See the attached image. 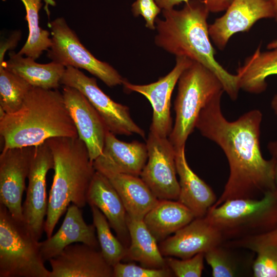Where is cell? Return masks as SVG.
I'll return each instance as SVG.
<instances>
[{"label": "cell", "instance_id": "36", "mask_svg": "<svg viewBox=\"0 0 277 277\" xmlns=\"http://www.w3.org/2000/svg\"><path fill=\"white\" fill-rule=\"evenodd\" d=\"M233 0H203L210 12L217 13L225 11Z\"/></svg>", "mask_w": 277, "mask_h": 277}, {"label": "cell", "instance_id": "38", "mask_svg": "<svg viewBox=\"0 0 277 277\" xmlns=\"http://www.w3.org/2000/svg\"><path fill=\"white\" fill-rule=\"evenodd\" d=\"M268 149L275 162V177L277 183V140L269 142L268 144Z\"/></svg>", "mask_w": 277, "mask_h": 277}, {"label": "cell", "instance_id": "15", "mask_svg": "<svg viewBox=\"0 0 277 277\" xmlns=\"http://www.w3.org/2000/svg\"><path fill=\"white\" fill-rule=\"evenodd\" d=\"M62 94L77 130L93 162L103 150L107 129L101 116L86 97L77 89L66 86Z\"/></svg>", "mask_w": 277, "mask_h": 277}, {"label": "cell", "instance_id": "14", "mask_svg": "<svg viewBox=\"0 0 277 277\" xmlns=\"http://www.w3.org/2000/svg\"><path fill=\"white\" fill-rule=\"evenodd\" d=\"M274 17L273 0H233L225 13L209 25L210 37L223 50L235 33L249 31L261 19Z\"/></svg>", "mask_w": 277, "mask_h": 277}, {"label": "cell", "instance_id": "35", "mask_svg": "<svg viewBox=\"0 0 277 277\" xmlns=\"http://www.w3.org/2000/svg\"><path fill=\"white\" fill-rule=\"evenodd\" d=\"M21 37V32L19 31H14L5 41L1 43L0 48V64L4 62V58L6 51L9 49L14 48Z\"/></svg>", "mask_w": 277, "mask_h": 277}, {"label": "cell", "instance_id": "29", "mask_svg": "<svg viewBox=\"0 0 277 277\" xmlns=\"http://www.w3.org/2000/svg\"><path fill=\"white\" fill-rule=\"evenodd\" d=\"M90 207L100 250L107 263L113 267L125 259L127 248L113 234L107 219L100 210L94 206Z\"/></svg>", "mask_w": 277, "mask_h": 277}, {"label": "cell", "instance_id": "5", "mask_svg": "<svg viewBox=\"0 0 277 277\" xmlns=\"http://www.w3.org/2000/svg\"><path fill=\"white\" fill-rule=\"evenodd\" d=\"M204 217L219 231L223 243L270 231L277 227V188L260 199L226 201L211 207Z\"/></svg>", "mask_w": 277, "mask_h": 277}, {"label": "cell", "instance_id": "31", "mask_svg": "<svg viewBox=\"0 0 277 277\" xmlns=\"http://www.w3.org/2000/svg\"><path fill=\"white\" fill-rule=\"evenodd\" d=\"M204 258L211 268L212 276L232 277L236 275L235 263L222 244L204 253Z\"/></svg>", "mask_w": 277, "mask_h": 277}, {"label": "cell", "instance_id": "10", "mask_svg": "<svg viewBox=\"0 0 277 277\" xmlns=\"http://www.w3.org/2000/svg\"><path fill=\"white\" fill-rule=\"evenodd\" d=\"M146 144L148 159L140 177L159 200L177 201L180 185L174 147L168 137L161 136L151 131Z\"/></svg>", "mask_w": 277, "mask_h": 277}, {"label": "cell", "instance_id": "20", "mask_svg": "<svg viewBox=\"0 0 277 277\" xmlns=\"http://www.w3.org/2000/svg\"><path fill=\"white\" fill-rule=\"evenodd\" d=\"M87 202L98 208L107 219L116 237L128 248L130 235L127 227V212L123 203L109 180L96 170L90 185Z\"/></svg>", "mask_w": 277, "mask_h": 277}, {"label": "cell", "instance_id": "30", "mask_svg": "<svg viewBox=\"0 0 277 277\" xmlns=\"http://www.w3.org/2000/svg\"><path fill=\"white\" fill-rule=\"evenodd\" d=\"M32 87L20 76L0 66V108L6 114L17 111Z\"/></svg>", "mask_w": 277, "mask_h": 277}, {"label": "cell", "instance_id": "19", "mask_svg": "<svg viewBox=\"0 0 277 277\" xmlns=\"http://www.w3.org/2000/svg\"><path fill=\"white\" fill-rule=\"evenodd\" d=\"M93 224L85 222L81 208L72 204L66 210L64 221L54 234L39 242L41 254L44 262L57 255L65 248L74 243H83L99 249Z\"/></svg>", "mask_w": 277, "mask_h": 277}, {"label": "cell", "instance_id": "40", "mask_svg": "<svg viewBox=\"0 0 277 277\" xmlns=\"http://www.w3.org/2000/svg\"><path fill=\"white\" fill-rule=\"evenodd\" d=\"M271 107L274 113L277 115V94L273 96L271 100Z\"/></svg>", "mask_w": 277, "mask_h": 277}, {"label": "cell", "instance_id": "3", "mask_svg": "<svg viewBox=\"0 0 277 277\" xmlns=\"http://www.w3.org/2000/svg\"><path fill=\"white\" fill-rule=\"evenodd\" d=\"M0 134L3 149L36 146L52 137H78L62 92L33 87L17 111L0 119Z\"/></svg>", "mask_w": 277, "mask_h": 277}, {"label": "cell", "instance_id": "17", "mask_svg": "<svg viewBox=\"0 0 277 277\" xmlns=\"http://www.w3.org/2000/svg\"><path fill=\"white\" fill-rule=\"evenodd\" d=\"M223 243L219 231L203 217L194 219L173 235L160 242L159 246L164 256L185 259L204 253Z\"/></svg>", "mask_w": 277, "mask_h": 277}, {"label": "cell", "instance_id": "7", "mask_svg": "<svg viewBox=\"0 0 277 277\" xmlns=\"http://www.w3.org/2000/svg\"><path fill=\"white\" fill-rule=\"evenodd\" d=\"M39 241L0 204V277H50Z\"/></svg>", "mask_w": 277, "mask_h": 277}, {"label": "cell", "instance_id": "12", "mask_svg": "<svg viewBox=\"0 0 277 277\" xmlns=\"http://www.w3.org/2000/svg\"><path fill=\"white\" fill-rule=\"evenodd\" d=\"M36 146L3 149L0 155V204L23 221L22 197Z\"/></svg>", "mask_w": 277, "mask_h": 277}, {"label": "cell", "instance_id": "11", "mask_svg": "<svg viewBox=\"0 0 277 277\" xmlns=\"http://www.w3.org/2000/svg\"><path fill=\"white\" fill-rule=\"evenodd\" d=\"M52 151L45 142L37 146L29 175L26 199L23 204V221L39 241L44 231L47 211L46 176L53 169Z\"/></svg>", "mask_w": 277, "mask_h": 277}, {"label": "cell", "instance_id": "39", "mask_svg": "<svg viewBox=\"0 0 277 277\" xmlns=\"http://www.w3.org/2000/svg\"><path fill=\"white\" fill-rule=\"evenodd\" d=\"M44 1L45 3L44 9L46 11V13L47 15L48 16V17H49L50 12H49L48 6L49 5L52 6H55L56 5V3L54 0H44Z\"/></svg>", "mask_w": 277, "mask_h": 277}, {"label": "cell", "instance_id": "4", "mask_svg": "<svg viewBox=\"0 0 277 277\" xmlns=\"http://www.w3.org/2000/svg\"><path fill=\"white\" fill-rule=\"evenodd\" d=\"M46 142L54 160V175L44 224V232L49 238L70 203L81 208L86 206L96 169L86 144L78 137H56Z\"/></svg>", "mask_w": 277, "mask_h": 277}, {"label": "cell", "instance_id": "37", "mask_svg": "<svg viewBox=\"0 0 277 277\" xmlns=\"http://www.w3.org/2000/svg\"><path fill=\"white\" fill-rule=\"evenodd\" d=\"M190 0H155L156 4L160 8L163 9H170L173 8L174 6L178 5L182 3H187Z\"/></svg>", "mask_w": 277, "mask_h": 277}, {"label": "cell", "instance_id": "27", "mask_svg": "<svg viewBox=\"0 0 277 277\" xmlns=\"http://www.w3.org/2000/svg\"><path fill=\"white\" fill-rule=\"evenodd\" d=\"M227 247H240L254 252L252 265L255 277H277V227L267 232L227 242Z\"/></svg>", "mask_w": 277, "mask_h": 277}, {"label": "cell", "instance_id": "6", "mask_svg": "<svg viewBox=\"0 0 277 277\" xmlns=\"http://www.w3.org/2000/svg\"><path fill=\"white\" fill-rule=\"evenodd\" d=\"M174 103V124L168 138L175 151L185 147L195 128L201 110L224 89L217 76L202 64L192 61L180 75Z\"/></svg>", "mask_w": 277, "mask_h": 277}, {"label": "cell", "instance_id": "28", "mask_svg": "<svg viewBox=\"0 0 277 277\" xmlns=\"http://www.w3.org/2000/svg\"><path fill=\"white\" fill-rule=\"evenodd\" d=\"M26 10L25 19L29 28V35L25 45L18 53L22 55L38 58L51 45L50 33L39 26V12L43 6L42 0H20Z\"/></svg>", "mask_w": 277, "mask_h": 277}, {"label": "cell", "instance_id": "33", "mask_svg": "<svg viewBox=\"0 0 277 277\" xmlns=\"http://www.w3.org/2000/svg\"><path fill=\"white\" fill-rule=\"evenodd\" d=\"M113 277H170L174 275L168 267L150 268L122 262L113 267Z\"/></svg>", "mask_w": 277, "mask_h": 277}, {"label": "cell", "instance_id": "32", "mask_svg": "<svg viewBox=\"0 0 277 277\" xmlns=\"http://www.w3.org/2000/svg\"><path fill=\"white\" fill-rule=\"evenodd\" d=\"M204 259V253H200L185 259H177L172 256L165 258L167 266L177 277L201 276Z\"/></svg>", "mask_w": 277, "mask_h": 277}, {"label": "cell", "instance_id": "25", "mask_svg": "<svg viewBox=\"0 0 277 277\" xmlns=\"http://www.w3.org/2000/svg\"><path fill=\"white\" fill-rule=\"evenodd\" d=\"M126 221L130 244L126 259L139 262L150 268L167 267L166 260L159 249L157 241L147 227L143 220L134 219L127 214Z\"/></svg>", "mask_w": 277, "mask_h": 277}, {"label": "cell", "instance_id": "26", "mask_svg": "<svg viewBox=\"0 0 277 277\" xmlns=\"http://www.w3.org/2000/svg\"><path fill=\"white\" fill-rule=\"evenodd\" d=\"M259 46L237 69L240 89L260 94L267 88L266 78L277 75V48L261 52Z\"/></svg>", "mask_w": 277, "mask_h": 277}, {"label": "cell", "instance_id": "21", "mask_svg": "<svg viewBox=\"0 0 277 277\" xmlns=\"http://www.w3.org/2000/svg\"><path fill=\"white\" fill-rule=\"evenodd\" d=\"M184 147L176 151L175 163L179 176L178 201L188 208L195 217H203L216 201L211 189L189 167Z\"/></svg>", "mask_w": 277, "mask_h": 277}, {"label": "cell", "instance_id": "13", "mask_svg": "<svg viewBox=\"0 0 277 277\" xmlns=\"http://www.w3.org/2000/svg\"><path fill=\"white\" fill-rule=\"evenodd\" d=\"M192 61L186 57H176V63L173 69L154 83L135 85L125 80L123 83L125 89L143 95L150 103L153 115L150 131L157 135L168 137L172 131L171 95L182 73Z\"/></svg>", "mask_w": 277, "mask_h": 277}, {"label": "cell", "instance_id": "42", "mask_svg": "<svg viewBox=\"0 0 277 277\" xmlns=\"http://www.w3.org/2000/svg\"><path fill=\"white\" fill-rule=\"evenodd\" d=\"M274 11V18L277 21V0H273Z\"/></svg>", "mask_w": 277, "mask_h": 277}, {"label": "cell", "instance_id": "18", "mask_svg": "<svg viewBox=\"0 0 277 277\" xmlns=\"http://www.w3.org/2000/svg\"><path fill=\"white\" fill-rule=\"evenodd\" d=\"M148 159L146 144L125 142L106 130L102 153L93 161L96 171L106 170L140 176Z\"/></svg>", "mask_w": 277, "mask_h": 277}, {"label": "cell", "instance_id": "22", "mask_svg": "<svg viewBox=\"0 0 277 277\" xmlns=\"http://www.w3.org/2000/svg\"><path fill=\"white\" fill-rule=\"evenodd\" d=\"M99 172L110 182L119 194L127 214L132 217L143 220L159 200L140 176L106 170Z\"/></svg>", "mask_w": 277, "mask_h": 277}, {"label": "cell", "instance_id": "24", "mask_svg": "<svg viewBox=\"0 0 277 277\" xmlns=\"http://www.w3.org/2000/svg\"><path fill=\"white\" fill-rule=\"evenodd\" d=\"M195 218L192 212L179 201L159 200L143 221L157 242H160Z\"/></svg>", "mask_w": 277, "mask_h": 277}, {"label": "cell", "instance_id": "23", "mask_svg": "<svg viewBox=\"0 0 277 277\" xmlns=\"http://www.w3.org/2000/svg\"><path fill=\"white\" fill-rule=\"evenodd\" d=\"M1 66L20 76L31 86L45 89H57L66 68L53 61L39 64L31 57H24L13 51L9 52L8 60Z\"/></svg>", "mask_w": 277, "mask_h": 277}, {"label": "cell", "instance_id": "16", "mask_svg": "<svg viewBox=\"0 0 277 277\" xmlns=\"http://www.w3.org/2000/svg\"><path fill=\"white\" fill-rule=\"evenodd\" d=\"M49 262L50 277H113L101 250L83 243L68 245Z\"/></svg>", "mask_w": 277, "mask_h": 277}, {"label": "cell", "instance_id": "41", "mask_svg": "<svg viewBox=\"0 0 277 277\" xmlns=\"http://www.w3.org/2000/svg\"><path fill=\"white\" fill-rule=\"evenodd\" d=\"M268 49H273L277 48V39L270 42L267 46Z\"/></svg>", "mask_w": 277, "mask_h": 277}, {"label": "cell", "instance_id": "8", "mask_svg": "<svg viewBox=\"0 0 277 277\" xmlns=\"http://www.w3.org/2000/svg\"><path fill=\"white\" fill-rule=\"evenodd\" d=\"M48 26L51 45L47 55L52 61L65 67L85 69L109 87L123 85L125 79L110 64L95 58L83 46L64 18L54 19Z\"/></svg>", "mask_w": 277, "mask_h": 277}, {"label": "cell", "instance_id": "9", "mask_svg": "<svg viewBox=\"0 0 277 277\" xmlns=\"http://www.w3.org/2000/svg\"><path fill=\"white\" fill-rule=\"evenodd\" d=\"M64 86L74 88L82 93L102 119L108 131L114 134H137L145 138L143 129L132 120L129 108L113 101L98 86L94 77L80 69L67 67L61 82Z\"/></svg>", "mask_w": 277, "mask_h": 277}, {"label": "cell", "instance_id": "1", "mask_svg": "<svg viewBox=\"0 0 277 277\" xmlns=\"http://www.w3.org/2000/svg\"><path fill=\"white\" fill-rule=\"evenodd\" d=\"M220 94L201 110L195 128L224 152L229 174L224 190L211 207L238 199H258L276 188L274 160H266L260 149L261 111L253 109L235 121L223 115Z\"/></svg>", "mask_w": 277, "mask_h": 277}, {"label": "cell", "instance_id": "34", "mask_svg": "<svg viewBox=\"0 0 277 277\" xmlns=\"http://www.w3.org/2000/svg\"><path fill=\"white\" fill-rule=\"evenodd\" d=\"M161 8L155 0H136L132 5V11L134 16L141 15L145 21V26L151 30L155 29V21Z\"/></svg>", "mask_w": 277, "mask_h": 277}, {"label": "cell", "instance_id": "2", "mask_svg": "<svg viewBox=\"0 0 277 277\" xmlns=\"http://www.w3.org/2000/svg\"><path fill=\"white\" fill-rule=\"evenodd\" d=\"M209 11L203 0H190L180 10H162L164 18L155 21V44L177 56L186 57L211 70L233 101L240 90L236 74L227 71L215 59L209 33Z\"/></svg>", "mask_w": 277, "mask_h": 277}]
</instances>
